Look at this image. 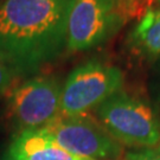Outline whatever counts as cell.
<instances>
[{
    "instance_id": "52a82bcc",
    "label": "cell",
    "mask_w": 160,
    "mask_h": 160,
    "mask_svg": "<svg viewBox=\"0 0 160 160\" xmlns=\"http://www.w3.org/2000/svg\"><path fill=\"white\" fill-rule=\"evenodd\" d=\"M11 160H82L68 153L42 129L19 132L10 146Z\"/></svg>"
},
{
    "instance_id": "30bf717a",
    "label": "cell",
    "mask_w": 160,
    "mask_h": 160,
    "mask_svg": "<svg viewBox=\"0 0 160 160\" xmlns=\"http://www.w3.org/2000/svg\"><path fill=\"white\" fill-rule=\"evenodd\" d=\"M125 160H160V147L128 152Z\"/></svg>"
},
{
    "instance_id": "4fadbf2b",
    "label": "cell",
    "mask_w": 160,
    "mask_h": 160,
    "mask_svg": "<svg viewBox=\"0 0 160 160\" xmlns=\"http://www.w3.org/2000/svg\"><path fill=\"white\" fill-rule=\"evenodd\" d=\"M8 160H11V159H8Z\"/></svg>"
},
{
    "instance_id": "277c9868",
    "label": "cell",
    "mask_w": 160,
    "mask_h": 160,
    "mask_svg": "<svg viewBox=\"0 0 160 160\" xmlns=\"http://www.w3.org/2000/svg\"><path fill=\"white\" fill-rule=\"evenodd\" d=\"M123 0H74L69 12L67 51H86L101 45L125 22Z\"/></svg>"
},
{
    "instance_id": "7c38bea8",
    "label": "cell",
    "mask_w": 160,
    "mask_h": 160,
    "mask_svg": "<svg viewBox=\"0 0 160 160\" xmlns=\"http://www.w3.org/2000/svg\"><path fill=\"white\" fill-rule=\"evenodd\" d=\"M158 1H159V2H160V0H158Z\"/></svg>"
},
{
    "instance_id": "5b68a950",
    "label": "cell",
    "mask_w": 160,
    "mask_h": 160,
    "mask_svg": "<svg viewBox=\"0 0 160 160\" xmlns=\"http://www.w3.org/2000/svg\"><path fill=\"white\" fill-rule=\"evenodd\" d=\"M62 86L57 80L34 76L13 88L7 98V113L22 131L40 129L61 116Z\"/></svg>"
},
{
    "instance_id": "7a4b0ae2",
    "label": "cell",
    "mask_w": 160,
    "mask_h": 160,
    "mask_svg": "<svg viewBox=\"0 0 160 160\" xmlns=\"http://www.w3.org/2000/svg\"><path fill=\"white\" fill-rule=\"evenodd\" d=\"M95 112L101 126L120 145L139 149L160 147V121L146 102L120 92Z\"/></svg>"
},
{
    "instance_id": "9c48e42d",
    "label": "cell",
    "mask_w": 160,
    "mask_h": 160,
    "mask_svg": "<svg viewBox=\"0 0 160 160\" xmlns=\"http://www.w3.org/2000/svg\"><path fill=\"white\" fill-rule=\"evenodd\" d=\"M14 77L16 74L13 72L11 67L0 57V95L11 89Z\"/></svg>"
},
{
    "instance_id": "ba28073f",
    "label": "cell",
    "mask_w": 160,
    "mask_h": 160,
    "mask_svg": "<svg viewBox=\"0 0 160 160\" xmlns=\"http://www.w3.org/2000/svg\"><path fill=\"white\" fill-rule=\"evenodd\" d=\"M127 45L137 56L155 61L160 58V8H151L133 28Z\"/></svg>"
},
{
    "instance_id": "3957f363",
    "label": "cell",
    "mask_w": 160,
    "mask_h": 160,
    "mask_svg": "<svg viewBox=\"0 0 160 160\" xmlns=\"http://www.w3.org/2000/svg\"><path fill=\"white\" fill-rule=\"evenodd\" d=\"M123 74L112 64L89 61L75 68L62 86L61 115H87L121 92Z\"/></svg>"
},
{
    "instance_id": "8fae6325",
    "label": "cell",
    "mask_w": 160,
    "mask_h": 160,
    "mask_svg": "<svg viewBox=\"0 0 160 160\" xmlns=\"http://www.w3.org/2000/svg\"><path fill=\"white\" fill-rule=\"evenodd\" d=\"M158 72H159V75H160V58L158 59Z\"/></svg>"
},
{
    "instance_id": "8992f818",
    "label": "cell",
    "mask_w": 160,
    "mask_h": 160,
    "mask_svg": "<svg viewBox=\"0 0 160 160\" xmlns=\"http://www.w3.org/2000/svg\"><path fill=\"white\" fill-rule=\"evenodd\" d=\"M40 129L68 153L82 160L118 159L122 152L120 143L88 115H61Z\"/></svg>"
},
{
    "instance_id": "6da1fadb",
    "label": "cell",
    "mask_w": 160,
    "mask_h": 160,
    "mask_svg": "<svg viewBox=\"0 0 160 160\" xmlns=\"http://www.w3.org/2000/svg\"><path fill=\"white\" fill-rule=\"evenodd\" d=\"M74 0H6L0 6V57L30 76L67 51Z\"/></svg>"
}]
</instances>
